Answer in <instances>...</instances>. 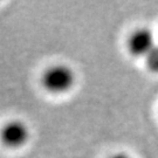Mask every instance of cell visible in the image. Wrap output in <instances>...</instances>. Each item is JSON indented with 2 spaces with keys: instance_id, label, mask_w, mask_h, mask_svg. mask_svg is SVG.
I'll use <instances>...</instances> for the list:
<instances>
[{
  "instance_id": "cell-4",
  "label": "cell",
  "mask_w": 158,
  "mask_h": 158,
  "mask_svg": "<svg viewBox=\"0 0 158 158\" xmlns=\"http://www.w3.org/2000/svg\"><path fill=\"white\" fill-rule=\"evenodd\" d=\"M147 68L153 74H158V45L153 47V49L145 57Z\"/></svg>"
},
{
  "instance_id": "cell-5",
  "label": "cell",
  "mask_w": 158,
  "mask_h": 158,
  "mask_svg": "<svg viewBox=\"0 0 158 158\" xmlns=\"http://www.w3.org/2000/svg\"><path fill=\"white\" fill-rule=\"evenodd\" d=\"M110 158H131V157H130V156H128L127 153L119 152V153H116V155H114V156H111Z\"/></svg>"
},
{
  "instance_id": "cell-3",
  "label": "cell",
  "mask_w": 158,
  "mask_h": 158,
  "mask_svg": "<svg viewBox=\"0 0 158 158\" xmlns=\"http://www.w3.org/2000/svg\"><path fill=\"white\" fill-rule=\"evenodd\" d=\"M29 130L27 125L20 121H11L6 123L0 131V139L2 144L8 148L23 147L27 142Z\"/></svg>"
},
{
  "instance_id": "cell-2",
  "label": "cell",
  "mask_w": 158,
  "mask_h": 158,
  "mask_svg": "<svg viewBox=\"0 0 158 158\" xmlns=\"http://www.w3.org/2000/svg\"><path fill=\"white\" fill-rule=\"evenodd\" d=\"M127 46L131 55L135 57H147L156 46L152 32L145 27L135 29L128 38Z\"/></svg>"
},
{
  "instance_id": "cell-1",
  "label": "cell",
  "mask_w": 158,
  "mask_h": 158,
  "mask_svg": "<svg viewBox=\"0 0 158 158\" xmlns=\"http://www.w3.org/2000/svg\"><path fill=\"white\" fill-rule=\"evenodd\" d=\"M75 75L66 66H54L47 69L42 76V85L53 94L68 91L74 85Z\"/></svg>"
}]
</instances>
